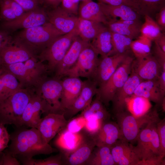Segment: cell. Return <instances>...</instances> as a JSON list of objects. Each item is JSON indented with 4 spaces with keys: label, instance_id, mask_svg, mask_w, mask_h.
Listing matches in <instances>:
<instances>
[{
    "label": "cell",
    "instance_id": "cell-1",
    "mask_svg": "<svg viewBox=\"0 0 165 165\" xmlns=\"http://www.w3.org/2000/svg\"><path fill=\"white\" fill-rule=\"evenodd\" d=\"M10 134L11 143L6 150L19 161L41 154L48 155L58 151L45 141L37 129H27L23 127Z\"/></svg>",
    "mask_w": 165,
    "mask_h": 165
},
{
    "label": "cell",
    "instance_id": "cell-2",
    "mask_svg": "<svg viewBox=\"0 0 165 165\" xmlns=\"http://www.w3.org/2000/svg\"><path fill=\"white\" fill-rule=\"evenodd\" d=\"M63 35L50 23L22 29L12 35L11 43L38 57L55 38ZM38 59V58H37Z\"/></svg>",
    "mask_w": 165,
    "mask_h": 165
},
{
    "label": "cell",
    "instance_id": "cell-3",
    "mask_svg": "<svg viewBox=\"0 0 165 165\" xmlns=\"http://www.w3.org/2000/svg\"><path fill=\"white\" fill-rule=\"evenodd\" d=\"M3 66L15 76L22 88L33 89L49 73L46 64L34 57L23 62Z\"/></svg>",
    "mask_w": 165,
    "mask_h": 165
},
{
    "label": "cell",
    "instance_id": "cell-4",
    "mask_svg": "<svg viewBox=\"0 0 165 165\" xmlns=\"http://www.w3.org/2000/svg\"><path fill=\"white\" fill-rule=\"evenodd\" d=\"M32 88H21L0 102V123L18 127L23 112L34 92Z\"/></svg>",
    "mask_w": 165,
    "mask_h": 165
},
{
    "label": "cell",
    "instance_id": "cell-5",
    "mask_svg": "<svg viewBox=\"0 0 165 165\" xmlns=\"http://www.w3.org/2000/svg\"><path fill=\"white\" fill-rule=\"evenodd\" d=\"M121 134L122 139L128 142L136 141L141 129L145 125L160 120L155 108L141 117H135L125 110L114 114Z\"/></svg>",
    "mask_w": 165,
    "mask_h": 165
},
{
    "label": "cell",
    "instance_id": "cell-6",
    "mask_svg": "<svg viewBox=\"0 0 165 165\" xmlns=\"http://www.w3.org/2000/svg\"><path fill=\"white\" fill-rule=\"evenodd\" d=\"M135 57L132 52L120 64L109 79L97 88L96 95L104 105L111 102L116 92L124 85L131 72Z\"/></svg>",
    "mask_w": 165,
    "mask_h": 165
},
{
    "label": "cell",
    "instance_id": "cell-7",
    "mask_svg": "<svg viewBox=\"0 0 165 165\" xmlns=\"http://www.w3.org/2000/svg\"><path fill=\"white\" fill-rule=\"evenodd\" d=\"M33 89L44 102L46 115L50 113L64 114L60 101L63 89L61 78L47 76Z\"/></svg>",
    "mask_w": 165,
    "mask_h": 165
},
{
    "label": "cell",
    "instance_id": "cell-8",
    "mask_svg": "<svg viewBox=\"0 0 165 165\" xmlns=\"http://www.w3.org/2000/svg\"><path fill=\"white\" fill-rule=\"evenodd\" d=\"M79 35L78 28L55 38L38 57L41 61L46 62L49 73L54 72L74 39Z\"/></svg>",
    "mask_w": 165,
    "mask_h": 165
},
{
    "label": "cell",
    "instance_id": "cell-9",
    "mask_svg": "<svg viewBox=\"0 0 165 165\" xmlns=\"http://www.w3.org/2000/svg\"><path fill=\"white\" fill-rule=\"evenodd\" d=\"M48 22L47 10L41 7L25 12L16 19L1 22L0 28L10 34L19 29H24L43 25Z\"/></svg>",
    "mask_w": 165,
    "mask_h": 165
},
{
    "label": "cell",
    "instance_id": "cell-10",
    "mask_svg": "<svg viewBox=\"0 0 165 165\" xmlns=\"http://www.w3.org/2000/svg\"><path fill=\"white\" fill-rule=\"evenodd\" d=\"M98 55L90 43L82 51L75 63L63 77H83L91 79L99 62Z\"/></svg>",
    "mask_w": 165,
    "mask_h": 165
},
{
    "label": "cell",
    "instance_id": "cell-11",
    "mask_svg": "<svg viewBox=\"0 0 165 165\" xmlns=\"http://www.w3.org/2000/svg\"><path fill=\"white\" fill-rule=\"evenodd\" d=\"M131 52L130 50L123 53L101 57L91 79L98 87L105 83Z\"/></svg>",
    "mask_w": 165,
    "mask_h": 165
},
{
    "label": "cell",
    "instance_id": "cell-12",
    "mask_svg": "<svg viewBox=\"0 0 165 165\" xmlns=\"http://www.w3.org/2000/svg\"><path fill=\"white\" fill-rule=\"evenodd\" d=\"M87 133L83 130L76 133L69 131L65 128L56 136L53 143L56 149L66 158L75 151L82 144Z\"/></svg>",
    "mask_w": 165,
    "mask_h": 165
},
{
    "label": "cell",
    "instance_id": "cell-13",
    "mask_svg": "<svg viewBox=\"0 0 165 165\" xmlns=\"http://www.w3.org/2000/svg\"><path fill=\"white\" fill-rule=\"evenodd\" d=\"M48 22L63 35L78 28L79 17L70 13L61 6L47 10Z\"/></svg>",
    "mask_w": 165,
    "mask_h": 165
},
{
    "label": "cell",
    "instance_id": "cell-14",
    "mask_svg": "<svg viewBox=\"0 0 165 165\" xmlns=\"http://www.w3.org/2000/svg\"><path fill=\"white\" fill-rule=\"evenodd\" d=\"M68 121L64 114L50 113L42 118L37 129L47 143L64 129Z\"/></svg>",
    "mask_w": 165,
    "mask_h": 165
},
{
    "label": "cell",
    "instance_id": "cell-15",
    "mask_svg": "<svg viewBox=\"0 0 165 165\" xmlns=\"http://www.w3.org/2000/svg\"><path fill=\"white\" fill-rule=\"evenodd\" d=\"M97 85L91 79L83 81L81 92L72 105L64 111L65 117L71 118L87 108L91 104L94 96L97 94Z\"/></svg>",
    "mask_w": 165,
    "mask_h": 165
},
{
    "label": "cell",
    "instance_id": "cell-16",
    "mask_svg": "<svg viewBox=\"0 0 165 165\" xmlns=\"http://www.w3.org/2000/svg\"><path fill=\"white\" fill-rule=\"evenodd\" d=\"M131 71L143 80L157 79L162 69L152 53L147 56L135 58Z\"/></svg>",
    "mask_w": 165,
    "mask_h": 165
},
{
    "label": "cell",
    "instance_id": "cell-17",
    "mask_svg": "<svg viewBox=\"0 0 165 165\" xmlns=\"http://www.w3.org/2000/svg\"><path fill=\"white\" fill-rule=\"evenodd\" d=\"M42 113H45L44 102L34 91L23 112L18 127L37 128L41 119Z\"/></svg>",
    "mask_w": 165,
    "mask_h": 165
},
{
    "label": "cell",
    "instance_id": "cell-18",
    "mask_svg": "<svg viewBox=\"0 0 165 165\" xmlns=\"http://www.w3.org/2000/svg\"><path fill=\"white\" fill-rule=\"evenodd\" d=\"M143 80L131 70L128 79L116 92L111 101L114 114L125 110L127 99L134 94L138 85Z\"/></svg>",
    "mask_w": 165,
    "mask_h": 165
},
{
    "label": "cell",
    "instance_id": "cell-19",
    "mask_svg": "<svg viewBox=\"0 0 165 165\" xmlns=\"http://www.w3.org/2000/svg\"><path fill=\"white\" fill-rule=\"evenodd\" d=\"M90 42L85 41L79 35L74 40L62 61L54 72L55 76L61 78L77 61L81 52Z\"/></svg>",
    "mask_w": 165,
    "mask_h": 165
},
{
    "label": "cell",
    "instance_id": "cell-20",
    "mask_svg": "<svg viewBox=\"0 0 165 165\" xmlns=\"http://www.w3.org/2000/svg\"><path fill=\"white\" fill-rule=\"evenodd\" d=\"M96 146L112 147L122 139L121 134L117 123L108 120L104 122L98 130L90 135Z\"/></svg>",
    "mask_w": 165,
    "mask_h": 165
},
{
    "label": "cell",
    "instance_id": "cell-21",
    "mask_svg": "<svg viewBox=\"0 0 165 165\" xmlns=\"http://www.w3.org/2000/svg\"><path fill=\"white\" fill-rule=\"evenodd\" d=\"M111 153L116 165H137L140 161L134 146L122 139L118 140L111 147Z\"/></svg>",
    "mask_w": 165,
    "mask_h": 165
},
{
    "label": "cell",
    "instance_id": "cell-22",
    "mask_svg": "<svg viewBox=\"0 0 165 165\" xmlns=\"http://www.w3.org/2000/svg\"><path fill=\"white\" fill-rule=\"evenodd\" d=\"M62 91L61 98L62 109L64 112L73 103L81 90L83 81L79 77H66L62 80Z\"/></svg>",
    "mask_w": 165,
    "mask_h": 165
},
{
    "label": "cell",
    "instance_id": "cell-23",
    "mask_svg": "<svg viewBox=\"0 0 165 165\" xmlns=\"http://www.w3.org/2000/svg\"><path fill=\"white\" fill-rule=\"evenodd\" d=\"M101 9L108 22L115 21L117 17L119 20H139V15L134 9L125 5L113 6L98 2Z\"/></svg>",
    "mask_w": 165,
    "mask_h": 165
},
{
    "label": "cell",
    "instance_id": "cell-24",
    "mask_svg": "<svg viewBox=\"0 0 165 165\" xmlns=\"http://www.w3.org/2000/svg\"><path fill=\"white\" fill-rule=\"evenodd\" d=\"M96 146L93 139L87 134L84 140L78 148L68 156L63 158L64 164L84 165Z\"/></svg>",
    "mask_w": 165,
    "mask_h": 165
},
{
    "label": "cell",
    "instance_id": "cell-25",
    "mask_svg": "<svg viewBox=\"0 0 165 165\" xmlns=\"http://www.w3.org/2000/svg\"><path fill=\"white\" fill-rule=\"evenodd\" d=\"M142 24L139 20H117L108 22L106 25L111 31L126 36L133 40L140 35Z\"/></svg>",
    "mask_w": 165,
    "mask_h": 165
},
{
    "label": "cell",
    "instance_id": "cell-26",
    "mask_svg": "<svg viewBox=\"0 0 165 165\" xmlns=\"http://www.w3.org/2000/svg\"><path fill=\"white\" fill-rule=\"evenodd\" d=\"M32 57L24 48L12 43L0 51V61L2 65L23 62Z\"/></svg>",
    "mask_w": 165,
    "mask_h": 165
},
{
    "label": "cell",
    "instance_id": "cell-27",
    "mask_svg": "<svg viewBox=\"0 0 165 165\" xmlns=\"http://www.w3.org/2000/svg\"><path fill=\"white\" fill-rule=\"evenodd\" d=\"M157 79L143 80L138 85L133 94L144 97L161 105L165 95L161 92Z\"/></svg>",
    "mask_w": 165,
    "mask_h": 165
},
{
    "label": "cell",
    "instance_id": "cell-28",
    "mask_svg": "<svg viewBox=\"0 0 165 165\" xmlns=\"http://www.w3.org/2000/svg\"><path fill=\"white\" fill-rule=\"evenodd\" d=\"M152 122H153L148 123L145 128L141 130L136 140L137 145L134 146L135 152L140 161L144 160L153 156H158L154 155L151 150V126Z\"/></svg>",
    "mask_w": 165,
    "mask_h": 165
},
{
    "label": "cell",
    "instance_id": "cell-29",
    "mask_svg": "<svg viewBox=\"0 0 165 165\" xmlns=\"http://www.w3.org/2000/svg\"><path fill=\"white\" fill-rule=\"evenodd\" d=\"M78 12L80 18L97 21L106 25L108 23L98 3L92 0L82 1L79 7Z\"/></svg>",
    "mask_w": 165,
    "mask_h": 165
},
{
    "label": "cell",
    "instance_id": "cell-30",
    "mask_svg": "<svg viewBox=\"0 0 165 165\" xmlns=\"http://www.w3.org/2000/svg\"><path fill=\"white\" fill-rule=\"evenodd\" d=\"M22 88L15 76L3 68L0 72V102Z\"/></svg>",
    "mask_w": 165,
    "mask_h": 165
},
{
    "label": "cell",
    "instance_id": "cell-31",
    "mask_svg": "<svg viewBox=\"0 0 165 165\" xmlns=\"http://www.w3.org/2000/svg\"><path fill=\"white\" fill-rule=\"evenodd\" d=\"M106 28L101 23L79 17V36L82 39L90 42Z\"/></svg>",
    "mask_w": 165,
    "mask_h": 165
},
{
    "label": "cell",
    "instance_id": "cell-32",
    "mask_svg": "<svg viewBox=\"0 0 165 165\" xmlns=\"http://www.w3.org/2000/svg\"><path fill=\"white\" fill-rule=\"evenodd\" d=\"M151 101L144 97L132 95L127 100L126 108L134 116L141 117L147 113L151 109Z\"/></svg>",
    "mask_w": 165,
    "mask_h": 165
},
{
    "label": "cell",
    "instance_id": "cell-33",
    "mask_svg": "<svg viewBox=\"0 0 165 165\" xmlns=\"http://www.w3.org/2000/svg\"><path fill=\"white\" fill-rule=\"evenodd\" d=\"M92 41L91 45L101 57L110 55L112 46L111 31L107 27Z\"/></svg>",
    "mask_w": 165,
    "mask_h": 165
},
{
    "label": "cell",
    "instance_id": "cell-34",
    "mask_svg": "<svg viewBox=\"0 0 165 165\" xmlns=\"http://www.w3.org/2000/svg\"><path fill=\"white\" fill-rule=\"evenodd\" d=\"M25 12L22 7L13 0H1L0 1L1 22L13 20Z\"/></svg>",
    "mask_w": 165,
    "mask_h": 165
},
{
    "label": "cell",
    "instance_id": "cell-35",
    "mask_svg": "<svg viewBox=\"0 0 165 165\" xmlns=\"http://www.w3.org/2000/svg\"><path fill=\"white\" fill-rule=\"evenodd\" d=\"M96 147L84 165H116L111 153V147Z\"/></svg>",
    "mask_w": 165,
    "mask_h": 165
},
{
    "label": "cell",
    "instance_id": "cell-36",
    "mask_svg": "<svg viewBox=\"0 0 165 165\" xmlns=\"http://www.w3.org/2000/svg\"><path fill=\"white\" fill-rule=\"evenodd\" d=\"M80 115L86 119L93 117L103 122L108 120L110 117V114L104 105L96 95L95 99L87 108L81 111Z\"/></svg>",
    "mask_w": 165,
    "mask_h": 165
},
{
    "label": "cell",
    "instance_id": "cell-37",
    "mask_svg": "<svg viewBox=\"0 0 165 165\" xmlns=\"http://www.w3.org/2000/svg\"><path fill=\"white\" fill-rule=\"evenodd\" d=\"M152 42L141 35L135 40H133L130 45V49L135 58L143 57L151 54Z\"/></svg>",
    "mask_w": 165,
    "mask_h": 165
},
{
    "label": "cell",
    "instance_id": "cell-38",
    "mask_svg": "<svg viewBox=\"0 0 165 165\" xmlns=\"http://www.w3.org/2000/svg\"><path fill=\"white\" fill-rule=\"evenodd\" d=\"M144 16L145 21L141 28L140 35L154 41L160 36L162 32L156 21L151 16L146 15Z\"/></svg>",
    "mask_w": 165,
    "mask_h": 165
},
{
    "label": "cell",
    "instance_id": "cell-39",
    "mask_svg": "<svg viewBox=\"0 0 165 165\" xmlns=\"http://www.w3.org/2000/svg\"><path fill=\"white\" fill-rule=\"evenodd\" d=\"M138 8V14L150 16L156 14L165 6V0H135Z\"/></svg>",
    "mask_w": 165,
    "mask_h": 165
},
{
    "label": "cell",
    "instance_id": "cell-40",
    "mask_svg": "<svg viewBox=\"0 0 165 165\" xmlns=\"http://www.w3.org/2000/svg\"><path fill=\"white\" fill-rule=\"evenodd\" d=\"M112 49L109 56L124 53L130 50L133 40L126 36L111 31Z\"/></svg>",
    "mask_w": 165,
    "mask_h": 165
},
{
    "label": "cell",
    "instance_id": "cell-41",
    "mask_svg": "<svg viewBox=\"0 0 165 165\" xmlns=\"http://www.w3.org/2000/svg\"><path fill=\"white\" fill-rule=\"evenodd\" d=\"M24 165H61L64 164L62 155L60 154L43 159H36L33 158L20 160Z\"/></svg>",
    "mask_w": 165,
    "mask_h": 165
},
{
    "label": "cell",
    "instance_id": "cell-42",
    "mask_svg": "<svg viewBox=\"0 0 165 165\" xmlns=\"http://www.w3.org/2000/svg\"><path fill=\"white\" fill-rule=\"evenodd\" d=\"M86 121V119L79 115L68 121L65 128L73 133L80 132L83 129Z\"/></svg>",
    "mask_w": 165,
    "mask_h": 165
},
{
    "label": "cell",
    "instance_id": "cell-43",
    "mask_svg": "<svg viewBox=\"0 0 165 165\" xmlns=\"http://www.w3.org/2000/svg\"><path fill=\"white\" fill-rule=\"evenodd\" d=\"M158 122H153L151 124V150L154 155L160 156V144L156 127Z\"/></svg>",
    "mask_w": 165,
    "mask_h": 165
},
{
    "label": "cell",
    "instance_id": "cell-44",
    "mask_svg": "<svg viewBox=\"0 0 165 165\" xmlns=\"http://www.w3.org/2000/svg\"><path fill=\"white\" fill-rule=\"evenodd\" d=\"M160 144V155L163 157L165 156V120L160 119L156 123Z\"/></svg>",
    "mask_w": 165,
    "mask_h": 165
},
{
    "label": "cell",
    "instance_id": "cell-45",
    "mask_svg": "<svg viewBox=\"0 0 165 165\" xmlns=\"http://www.w3.org/2000/svg\"><path fill=\"white\" fill-rule=\"evenodd\" d=\"M104 122L95 118H88L83 130L88 134L93 135L98 130Z\"/></svg>",
    "mask_w": 165,
    "mask_h": 165
},
{
    "label": "cell",
    "instance_id": "cell-46",
    "mask_svg": "<svg viewBox=\"0 0 165 165\" xmlns=\"http://www.w3.org/2000/svg\"><path fill=\"white\" fill-rule=\"evenodd\" d=\"M99 2L113 6L125 5L130 7L138 14V8L135 0H97Z\"/></svg>",
    "mask_w": 165,
    "mask_h": 165
},
{
    "label": "cell",
    "instance_id": "cell-47",
    "mask_svg": "<svg viewBox=\"0 0 165 165\" xmlns=\"http://www.w3.org/2000/svg\"><path fill=\"white\" fill-rule=\"evenodd\" d=\"M152 54L160 66L162 71H165V52L160 48L156 40L154 41Z\"/></svg>",
    "mask_w": 165,
    "mask_h": 165
},
{
    "label": "cell",
    "instance_id": "cell-48",
    "mask_svg": "<svg viewBox=\"0 0 165 165\" xmlns=\"http://www.w3.org/2000/svg\"><path fill=\"white\" fill-rule=\"evenodd\" d=\"M9 134L5 125L0 123V155L8 146Z\"/></svg>",
    "mask_w": 165,
    "mask_h": 165
},
{
    "label": "cell",
    "instance_id": "cell-49",
    "mask_svg": "<svg viewBox=\"0 0 165 165\" xmlns=\"http://www.w3.org/2000/svg\"><path fill=\"white\" fill-rule=\"evenodd\" d=\"M13 0L18 4L25 12L34 10L40 7L38 0Z\"/></svg>",
    "mask_w": 165,
    "mask_h": 165
},
{
    "label": "cell",
    "instance_id": "cell-50",
    "mask_svg": "<svg viewBox=\"0 0 165 165\" xmlns=\"http://www.w3.org/2000/svg\"><path fill=\"white\" fill-rule=\"evenodd\" d=\"M2 165H20V163L5 150L1 154Z\"/></svg>",
    "mask_w": 165,
    "mask_h": 165
},
{
    "label": "cell",
    "instance_id": "cell-51",
    "mask_svg": "<svg viewBox=\"0 0 165 165\" xmlns=\"http://www.w3.org/2000/svg\"><path fill=\"white\" fill-rule=\"evenodd\" d=\"M164 158L155 156L143 161H140L137 165H165Z\"/></svg>",
    "mask_w": 165,
    "mask_h": 165
},
{
    "label": "cell",
    "instance_id": "cell-52",
    "mask_svg": "<svg viewBox=\"0 0 165 165\" xmlns=\"http://www.w3.org/2000/svg\"><path fill=\"white\" fill-rule=\"evenodd\" d=\"M61 7L68 13L77 15L78 13L79 6L75 4L71 0H62Z\"/></svg>",
    "mask_w": 165,
    "mask_h": 165
},
{
    "label": "cell",
    "instance_id": "cell-53",
    "mask_svg": "<svg viewBox=\"0 0 165 165\" xmlns=\"http://www.w3.org/2000/svg\"><path fill=\"white\" fill-rule=\"evenodd\" d=\"M12 35L6 31L0 28V51L11 43Z\"/></svg>",
    "mask_w": 165,
    "mask_h": 165
},
{
    "label": "cell",
    "instance_id": "cell-54",
    "mask_svg": "<svg viewBox=\"0 0 165 165\" xmlns=\"http://www.w3.org/2000/svg\"><path fill=\"white\" fill-rule=\"evenodd\" d=\"M156 15V22L162 32H164L165 30V6L162 8Z\"/></svg>",
    "mask_w": 165,
    "mask_h": 165
},
{
    "label": "cell",
    "instance_id": "cell-55",
    "mask_svg": "<svg viewBox=\"0 0 165 165\" xmlns=\"http://www.w3.org/2000/svg\"><path fill=\"white\" fill-rule=\"evenodd\" d=\"M62 0H38L40 6L47 10L48 8L51 9L59 6Z\"/></svg>",
    "mask_w": 165,
    "mask_h": 165
},
{
    "label": "cell",
    "instance_id": "cell-56",
    "mask_svg": "<svg viewBox=\"0 0 165 165\" xmlns=\"http://www.w3.org/2000/svg\"><path fill=\"white\" fill-rule=\"evenodd\" d=\"M157 81L159 88L164 95L165 94V71H162L161 73L157 78Z\"/></svg>",
    "mask_w": 165,
    "mask_h": 165
},
{
    "label": "cell",
    "instance_id": "cell-57",
    "mask_svg": "<svg viewBox=\"0 0 165 165\" xmlns=\"http://www.w3.org/2000/svg\"><path fill=\"white\" fill-rule=\"evenodd\" d=\"M156 40L160 48L165 52V33L162 32L160 36Z\"/></svg>",
    "mask_w": 165,
    "mask_h": 165
},
{
    "label": "cell",
    "instance_id": "cell-58",
    "mask_svg": "<svg viewBox=\"0 0 165 165\" xmlns=\"http://www.w3.org/2000/svg\"><path fill=\"white\" fill-rule=\"evenodd\" d=\"M161 106L163 112L165 111V97H164L162 102Z\"/></svg>",
    "mask_w": 165,
    "mask_h": 165
},
{
    "label": "cell",
    "instance_id": "cell-59",
    "mask_svg": "<svg viewBox=\"0 0 165 165\" xmlns=\"http://www.w3.org/2000/svg\"><path fill=\"white\" fill-rule=\"evenodd\" d=\"M75 4L79 6V4L80 0H71Z\"/></svg>",
    "mask_w": 165,
    "mask_h": 165
},
{
    "label": "cell",
    "instance_id": "cell-60",
    "mask_svg": "<svg viewBox=\"0 0 165 165\" xmlns=\"http://www.w3.org/2000/svg\"><path fill=\"white\" fill-rule=\"evenodd\" d=\"M3 68V66L2 64H1L0 61V72L2 69Z\"/></svg>",
    "mask_w": 165,
    "mask_h": 165
},
{
    "label": "cell",
    "instance_id": "cell-61",
    "mask_svg": "<svg viewBox=\"0 0 165 165\" xmlns=\"http://www.w3.org/2000/svg\"><path fill=\"white\" fill-rule=\"evenodd\" d=\"M80 0L81 1H84L86 0Z\"/></svg>",
    "mask_w": 165,
    "mask_h": 165
},
{
    "label": "cell",
    "instance_id": "cell-62",
    "mask_svg": "<svg viewBox=\"0 0 165 165\" xmlns=\"http://www.w3.org/2000/svg\"><path fill=\"white\" fill-rule=\"evenodd\" d=\"M1 0H0V1Z\"/></svg>",
    "mask_w": 165,
    "mask_h": 165
}]
</instances>
